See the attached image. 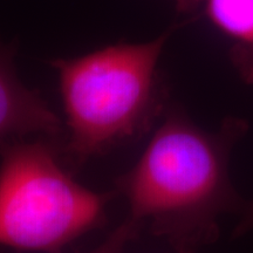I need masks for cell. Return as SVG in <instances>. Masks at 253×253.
<instances>
[{
    "mask_svg": "<svg viewBox=\"0 0 253 253\" xmlns=\"http://www.w3.org/2000/svg\"><path fill=\"white\" fill-rule=\"evenodd\" d=\"M13 56L12 47L0 45V149L24 136L55 138L62 130L59 116L46 101L18 79Z\"/></svg>",
    "mask_w": 253,
    "mask_h": 253,
    "instance_id": "cell-4",
    "label": "cell"
},
{
    "mask_svg": "<svg viewBox=\"0 0 253 253\" xmlns=\"http://www.w3.org/2000/svg\"><path fill=\"white\" fill-rule=\"evenodd\" d=\"M176 253H191V252H176Z\"/></svg>",
    "mask_w": 253,
    "mask_h": 253,
    "instance_id": "cell-9",
    "label": "cell"
},
{
    "mask_svg": "<svg viewBox=\"0 0 253 253\" xmlns=\"http://www.w3.org/2000/svg\"><path fill=\"white\" fill-rule=\"evenodd\" d=\"M168 31L143 43H118L56 59L69 130L65 151L77 164L144 135L163 110L157 75Z\"/></svg>",
    "mask_w": 253,
    "mask_h": 253,
    "instance_id": "cell-2",
    "label": "cell"
},
{
    "mask_svg": "<svg viewBox=\"0 0 253 253\" xmlns=\"http://www.w3.org/2000/svg\"><path fill=\"white\" fill-rule=\"evenodd\" d=\"M143 229L131 218H126L121 225L116 227L106 240L89 253H126V248L131 240L136 239Z\"/></svg>",
    "mask_w": 253,
    "mask_h": 253,
    "instance_id": "cell-6",
    "label": "cell"
},
{
    "mask_svg": "<svg viewBox=\"0 0 253 253\" xmlns=\"http://www.w3.org/2000/svg\"><path fill=\"white\" fill-rule=\"evenodd\" d=\"M248 130L244 120L229 118L217 132L196 126L171 108L140 160L116 179V194L130 207L129 218L166 239L176 252L196 253L216 243L219 218L238 213L248 202L230 177V155Z\"/></svg>",
    "mask_w": 253,
    "mask_h": 253,
    "instance_id": "cell-1",
    "label": "cell"
},
{
    "mask_svg": "<svg viewBox=\"0 0 253 253\" xmlns=\"http://www.w3.org/2000/svg\"><path fill=\"white\" fill-rule=\"evenodd\" d=\"M201 6L213 26L232 41L233 65L253 84V0H201Z\"/></svg>",
    "mask_w": 253,
    "mask_h": 253,
    "instance_id": "cell-5",
    "label": "cell"
},
{
    "mask_svg": "<svg viewBox=\"0 0 253 253\" xmlns=\"http://www.w3.org/2000/svg\"><path fill=\"white\" fill-rule=\"evenodd\" d=\"M176 7L183 13H191L201 6V0H175Z\"/></svg>",
    "mask_w": 253,
    "mask_h": 253,
    "instance_id": "cell-8",
    "label": "cell"
},
{
    "mask_svg": "<svg viewBox=\"0 0 253 253\" xmlns=\"http://www.w3.org/2000/svg\"><path fill=\"white\" fill-rule=\"evenodd\" d=\"M0 156V246L60 253L104 225L116 191L79 184L62 168L53 141L9 142Z\"/></svg>",
    "mask_w": 253,
    "mask_h": 253,
    "instance_id": "cell-3",
    "label": "cell"
},
{
    "mask_svg": "<svg viewBox=\"0 0 253 253\" xmlns=\"http://www.w3.org/2000/svg\"><path fill=\"white\" fill-rule=\"evenodd\" d=\"M253 230V201L248 202L243 212L239 214V220L237 223L235 230L232 231V238H240L248 235Z\"/></svg>",
    "mask_w": 253,
    "mask_h": 253,
    "instance_id": "cell-7",
    "label": "cell"
}]
</instances>
